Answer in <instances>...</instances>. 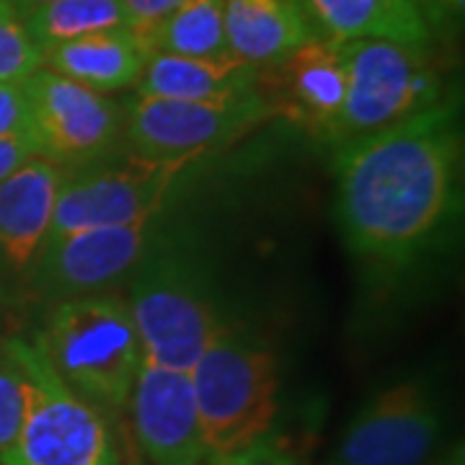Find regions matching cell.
<instances>
[{
  "instance_id": "27",
  "label": "cell",
  "mask_w": 465,
  "mask_h": 465,
  "mask_svg": "<svg viewBox=\"0 0 465 465\" xmlns=\"http://www.w3.org/2000/svg\"><path fill=\"white\" fill-rule=\"evenodd\" d=\"M39 155L32 134H8L0 137V182L8 179L16 168H21L29 158Z\"/></svg>"
},
{
  "instance_id": "17",
  "label": "cell",
  "mask_w": 465,
  "mask_h": 465,
  "mask_svg": "<svg viewBox=\"0 0 465 465\" xmlns=\"http://www.w3.org/2000/svg\"><path fill=\"white\" fill-rule=\"evenodd\" d=\"M256 73L259 67L249 65L232 54L183 57V54L153 52L145 57L134 94L176 101L228 99L253 91Z\"/></svg>"
},
{
  "instance_id": "19",
  "label": "cell",
  "mask_w": 465,
  "mask_h": 465,
  "mask_svg": "<svg viewBox=\"0 0 465 465\" xmlns=\"http://www.w3.org/2000/svg\"><path fill=\"white\" fill-rule=\"evenodd\" d=\"M133 34L145 54L153 52L183 54V57L231 54L225 45L223 0H183L166 18Z\"/></svg>"
},
{
  "instance_id": "16",
  "label": "cell",
  "mask_w": 465,
  "mask_h": 465,
  "mask_svg": "<svg viewBox=\"0 0 465 465\" xmlns=\"http://www.w3.org/2000/svg\"><path fill=\"white\" fill-rule=\"evenodd\" d=\"M318 34L336 42H396L432 47V32L414 0H302Z\"/></svg>"
},
{
  "instance_id": "18",
  "label": "cell",
  "mask_w": 465,
  "mask_h": 465,
  "mask_svg": "<svg viewBox=\"0 0 465 465\" xmlns=\"http://www.w3.org/2000/svg\"><path fill=\"white\" fill-rule=\"evenodd\" d=\"M145 57L148 54L140 47L137 36L122 26L45 50L42 67L109 96L137 85Z\"/></svg>"
},
{
  "instance_id": "8",
  "label": "cell",
  "mask_w": 465,
  "mask_h": 465,
  "mask_svg": "<svg viewBox=\"0 0 465 465\" xmlns=\"http://www.w3.org/2000/svg\"><path fill=\"white\" fill-rule=\"evenodd\" d=\"M122 109L124 137L134 155L145 158H204L210 150L228 145L272 116L256 88L210 101L155 99L134 94Z\"/></svg>"
},
{
  "instance_id": "1",
  "label": "cell",
  "mask_w": 465,
  "mask_h": 465,
  "mask_svg": "<svg viewBox=\"0 0 465 465\" xmlns=\"http://www.w3.org/2000/svg\"><path fill=\"white\" fill-rule=\"evenodd\" d=\"M460 148L452 101L339 145L336 220L349 249L378 264L411 262L455 207Z\"/></svg>"
},
{
  "instance_id": "6",
  "label": "cell",
  "mask_w": 465,
  "mask_h": 465,
  "mask_svg": "<svg viewBox=\"0 0 465 465\" xmlns=\"http://www.w3.org/2000/svg\"><path fill=\"white\" fill-rule=\"evenodd\" d=\"M347 99L336 119L331 143L381 133L391 124L442 104V75L430 47L396 42H344Z\"/></svg>"
},
{
  "instance_id": "23",
  "label": "cell",
  "mask_w": 465,
  "mask_h": 465,
  "mask_svg": "<svg viewBox=\"0 0 465 465\" xmlns=\"http://www.w3.org/2000/svg\"><path fill=\"white\" fill-rule=\"evenodd\" d=\"M32 133V112L24 84H0V137Z\"/></svg>"
},
{
  "instance_id": "28",
  "label": "cell",
  "mask_w": 465,
  "mask_h": 465,
  "mask_svg": "<svg viewBox=\"0 0 465 465\" xmlns=\"http://www.w3.org/2000/svg\"><path fill=\"white\" fill-rule=\"evenodd\" d=\"M11 3H14L18 11L24 14V11H29V8H36V5H45V3H52V0H11Z\"/></svg>"
},
{
  "instance_id": "5",
  "label": "cell",
  "mask_w": 465,
  "mask_h": 465,
  "mask_svg": "<svg viewBox=\"0 0 465 465\" xmlns=\"http://www.w3.org/2000/svg\"><path fill=\"white\" fill-rule=\"evenodd\" d=\"M5 347L29 381V409L3 465H119L101 411L57 375L42 341L11 339Z\"/></svg>"
},
{
  "instance_id": "7",
  "label": "cell",
  "mask_w": 465,
  "mask_h": 465,
  "mask_svg": "<svg viewBox=\"0 0 465 465\" xmlns=\"http://www.w3.org/2000/svg\"><path fill=\"white\" fill-rule=\"evenodd\" d=\"M200 161L202 155L145 158L133 153L124 163L70 173L54 207L50 241L161 215L179 179Z\"/></svg>"
},
{
  "instance_id": "2",
  "label": "cell",
  "mask_w": 465,
  "mask_h": 465,
  "mask_svg": "<svg viewBox=\"0 0 465 465\" xmlns=\"http://www.w3.org/2000/svg\"><path fill=\"white\" fill-rule=\"evenodd\" d=\"M207 458H225L264 440L280 409L274 354L238 329L220 326L189 370Z\"/></svg>"
},
{
  "instance_id": "25",
  "label": "cell",
  "mask_w": 465,
  "mask_h": 465,
  "mask_svg": "<svg viewBox=\"0 0 465 465\" xmlns=\"http://www.w3.org/2000/svg\"><path fill=\"white\" fill-rule=\"evenodd\" d=\"M210 465H298L284 450H280L269 440H259L251 448L231 452L225 458H215Z\"/></svg>"
},
{
  "instance_id": "11",
  "label": "cell",
  "mask_w": 465,
  "mask_h": 465,
  "mask_svg": "<svg viewBox=\"0 0 465 465\" xmlns=\"http://www.w3.org/2000/svg\"><path fill=\"white\" fill-rule=\"evenodd\" d=\"M440 432L432 391L416 381L396 382L349 421L331 465H424Z\"/></svg>"
},
{
  "instance_id": "15",
  "label": "cell",
  "mask_w": 465,
  "mask_h": 465,
  "mask_svg": "<svg viewBox=\"0 0 465 465\" xmlns=\"http://www.w3.org/2000/svg\"><path fill=\"white\" fill-rule=\"evenodd\" d=\"M225 45L253 67L274 65L316 36L302 0H223Z\"/></svg>"
},
{
  "instance_id": "24",
  "label": "cell",
  "mask_w": 465,
  "mask_h": 465,
  "mask_svg": "<svg viewBox=\"0 0 465 465\" xmlns=\"http://www.w3.org/2000/svg\"><path fill=\"white\" fill-rule=\"evenodd\" d=\"M430 32H455L463 21L465 0H414Z\"/></svg>"
},
{
  "instance_id": "20",
  "label": "cell",
  "mask_w": 465,
  "mask_h": 465,
  "mask_svg": "<svg viewBox=\"0 0 465 465\" xmlns=\"http://www.w3.org/2000/svg\"><path fill=\"white\" fill-rule=\"evenodd\" d=\"M21 16L42 52L81 36L127 26L119 0H52L24 11Z\"/></svg>"
},
{
  "instance_id": "21",
  "label": "cell",
  "mask_w": 465,
  "mask_h": 465,
  "mask_svg": "<svg viewBox=\"0 0 465 465\" xmlns=\"http://www.w3.org/2000/svg\"><path fill=\"white\" fill-rule=\"evenodd\" d=\"M42 67L26 21L11 0H0V84H24Z\"/></svg>"
},
{
  "instance_id": "9",
  "label": "cell",
  "mask_w": 465,
  "mask_h": 465,
  "mask_svg": "<svg viewBox=\"0 0 465 465\" xmlns=\"http://www.w3.org/2000/svg\"><path fill=\"white\" fill-rule=\"evenodd\" d=\"M39 155L65 168L104 158L124 133V109L112 96L39 67L24 81Z\"/></svg>"
},
{
  "instance_id": "14",
  "label": "cell",
  "mask_w": 465,
  "mask_h": 465,
  "mask_svg": "<svg viewBox=\"0 0 465 465\" xmlns=\"http://www.w3.org/2000/svg\"><path fill=\"white\" fill-rule=\"evenodd\" d=\"M70 173L63 163L34 155L0 182V277L32 274Z\"/></svg>"
},
{
  "instance_id": "12",
  "label": "cell",
  "mask_w": 465,
  "mask_h": 465,
  "mask_svg": "<svg viewBox=\"0 0 465 465\" xmlns=\"http://www.w3.org/2000/svg\"><path fill=\"white\" fill-rule=\"evenodd\" d=\"M256 91L272 116H284L305 133L331 140L347 99L344 42L323 34L311 36L280 63L259 67Z\"/></svg>"
},
{
  "instance_id": "3",
  "label": "cell",
  "mask_w": 465,
  "mask_h": 465,
  "mask_svg": "<svg viewBox=\"0 0 465 465\" xmlns=\"http://www.w3.org/2000/svg\"><path fill=\"white\" fill-rule=\"evenodd\" d=\"M57 375L96 409H122L143 367V344L127 300L94 292L57 300L47 329L36 336Z\"/></svg>"
},
{
  "instance_id": "13",
  "label": "cell",
  "mask_w": 465,
  "mask_h": 465,
  "mask_svg": "<svg viewBox=\"0 0 465 465\" xmlns=\"http://www.w3.org/2000/svg\"><path fill=\"white\" fill-rule=\"evenodd\" d=\"M133 434L148 465H202L200 416L189 372L158 367L143 360L130 393Z\"/></svg>"
},
{
  "instance_id": "4",
  "label": "cell",
  "mask_w": 465,
  "mask_h": 465,
  "mask_svg": "<svg viewBox=\"0 0 465 465\" xmlns=\"http://www.w3.org/2000/svg\"><path fill=\"white\" fill-rule=\"evenodd\" d=\"M124 300L145 362L168 370L189 372L223 326L204 272L161 238L133 272Z\"/></svg>"
},
{
  "instance_id": "22",
  "label": "cell",
  "mask_w": 465,
  "mask_h": 465,
  "mask_svg": "<svg viewBox=\"0 0 465 465\" xmlns=\"http://www.w3.org/2000/svg\"><path fill=\"white\" fill-rule=\"evenodd\" d=\"M29 409V381L11 354V349L0 347V465L8 460L16 448L18 434Z\"/></svg>"
},
{
  "instance_id": "10",
  "label": "cell",
  "mask_w": 465,
  "mask_h": 465,
  "mask_svg": "<svg viewBox=\"0 0 465 465\" xmlns=\"http://www.w3.org/2000/svg\"><path fill=\"white\" fill-rule=\"evenodd\" d=\"M158 217L52 238L32 272L36 290L54 300L109 292V287L130 277L158 243Z\"/></svg>"
},
{
  "instance_id": "26",
  "label": "cell",
  "mask_w": 465,
  "mask_h": 465,
  "mask_svg": "<svg viewBox=\"0 0 465 465\" xmlns=\"http://www.w3.org/2000/svg\"><path fill=\"white\" fill-rule=\"evenodd\" d=\"M127 16V29L140 32L148 29L155 21L166 18L173 8H179L183 0H119Z\"/></svg>"
}]
</instances>
